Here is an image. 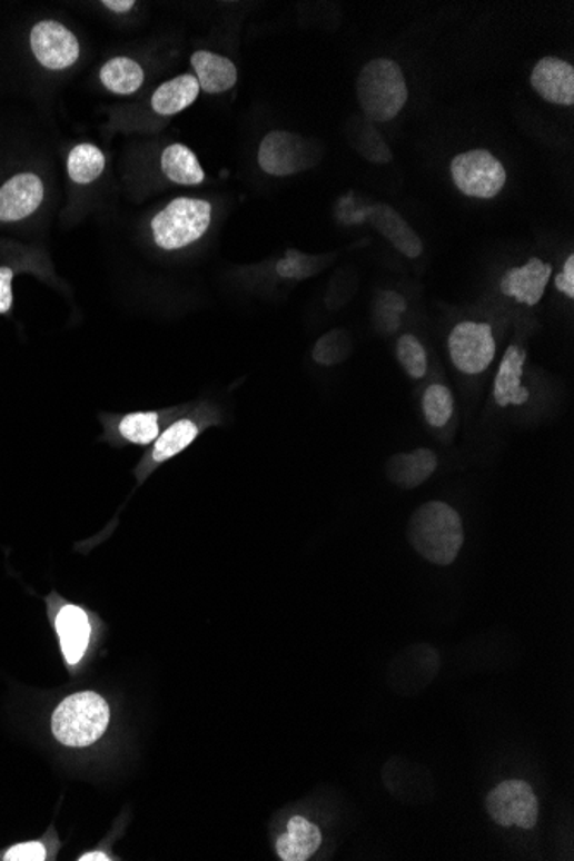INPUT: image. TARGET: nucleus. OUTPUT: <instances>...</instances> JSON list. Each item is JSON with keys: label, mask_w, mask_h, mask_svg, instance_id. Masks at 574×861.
<instances>
[{"label": "nucleus", "mask_w": 574, "mask_h": 861, "mask_svg": "<svg viewBox=\"0 0 574 861\" xmlns=\"http://www.w3.org/2000/svg\"><path fill=\"white\" fill-rule=\"evenodd\" d=\"M396 356L400 367L405 368L409 377L422 378L427 374V352H425L424 344L419 343L418 337L413 336V334H405L397 339Z\"/></svg>", "instance_id": "obj_27"}, {"label": "nucleus", "mask_w": 574, "mask_h": 861, "mask_svg": "<svg viewBox=\"0 0 574 861\" xmlns=\"http://www.w3.org/2000/svg\"><path fill=\"white\" fill-rule=\"evenodd\" d=\"M451 362L457 370L466 375H478L491 367L497 353L492 327L484 321H462L451 330Z\"/></svg>", "instance_id": "obj_7"}, {"label": "nucleus", "mask_w": 574, "mask_h": 861, "mask_svg": "<svg viewBox=\"0 0 574 861\" xmlns=\"http://www.w3.org/2000/svg\"><path fill=\"white\" fill-rule=\"evenodd\" d=\"M488 815L503 828L530 829L538 822V800L528 782L519 779L501 782L485 800Z\"/></svg>", "instance_id": "obj_6"}, {"label": "nucleus", "mask_w": 574, "mask_h": 861, "mask_svg": "<svg viewBox=\"0 0 574 861\" xmlns=\"http://www.w3.org/2000/svg\"><path fill=\"white\" fill-rule=\"evenodd\" d=\"M321 844L320 829L301 815L291 817L286 832L277 839V853L284 861L310 860Z\"/></svg>", "instance_id": "obj_18"}, {"label": "nucleus", "mask_w": 574, "mask_h": 861, "mask_svg": "<svg viewBox=\"0 0 574 861\" xmlns=\"http://www.w3.org/2000/svg\"><path fill=\"white\" fill-rule=\"evenodd\" d=\"M43 200V182L33 172H21L0 188V222L27 219Z\"/></svg>", "instance_id": "obj_12"}, {"label": "nucleus", "mask_w": 574, "mask_h": 861, "mask_svg": "<svg viewBox=\"0 0 574 861\" xmlns=\"http://www.w3.org/2000/svg\"><path fill=\"white\" fill-rule=\"evenodd\" d=\"M56 630L66 661L71 665L78 664L90 643L91 626L87 612L78 605H66L57 614Z\"/></svg>", "instance_id": "obj_16"}, {"label": "nucleus", "mask_w": 574, "mask_h": 861, "mask_svg": "<svg viewBox=\"0 0 574 861\" xmlns=\"http://www.w3.org/2000/svg\"><path fill=\"white\" fill-rule=\"evenodd\" d=\"M552 276V264L541 258H530L522 267H513L501 279V291L507 298L522 305L535 306L541 303L545 287Z\"/></svg>", "instance_id": "obj_13"}, {"label": "nucleus", "mask_w": 574, "mask_h": 861, "mask_svg": "<svg viewBox=\"0 0 574 861\" xmlns=\"http://www.w3.org/2000/svg\"><path fill=\"white\" fill-rule=\"evenodd\" d=\"M47 851L42 843H23L11 848L6 853L4 860L8 861H43Z\"/></svg>", "instance_id": "obj_30"}, {"label": "nucleus", "mask_w": 574, "mask_h": 861, "mask_svg": "<svg viewBox=\"0 0 574 861\" xmlns=\"http://www.w3.org/2000/svg\"><path fill=\"white\" fill-rule=\"evenodd\" d=\"M80 860L81 861H91V860L107 861L109 860V858H107L106 853H87V854H81Z\"/></svg>", "instance_id": "obj_34"}, {"label": "nucleus", "mask_w": 574, "mask_h": 861, "mask_svg": "<svg viewBox=\"0 0 574 861\" xmlns=\"http://www.w3.org/2000/svg\"><path fill=\"white\" fill-rule=\"evenodd\" d=\"M557 291L561 295L567 296V298H574V255H570L564 261L563 273L554 280Z\"/></svg>", "instance_id": "obj_31"}, {"label": "nucleus", "mask_w": 574, "mask_h": 861, "mask_svg": "<svg viewBox=\"0 0 574 861\" xmlns=\"http://www.w3.org/2000/svg\"><path fill=\"white\" fill-rule=\"evenodd\" d=\"M352 337L346 330H330L315 344L314 358L315 362L325 365V367H333V365L348 358L352 355Z\"/></svg>", "instance_id": "obj_26"}, {"label": "nucleus", "mask_w": 574, "mask_h": 861, "mask_svg": "<svg viewBox=\"0 0 574 861\" xmlns=\"http://www.w3.org/2000/svg\"><path fill=\"white\" fill-rule=\"evenodd\" d=\"M408 538L428 563L449 566L465 544L462 516L449 504L430 501L413 513Z\"/></svg>", "instance_id": "obj_1"}, {"label": "nucleus", "mask_w": 574, "mask_h": 861, "mask_svg": "<svg viewBox=\"0 0 574 861\" xmlns=\"http://www.w3.org/2000/svg\"><path fill=\"white\" fill-rule=\"evenodd\" d=\"M198 95L200 85L195 75H181L157 88L156 93L151 95V109L159 116H176L194 106Z\"/></svg>", "instance_id": "obj_19"}, {"label": "nucleus", "mask_w": 574, "mask_h": 861, "mask_svg": "<svg viewBox=\"0 0 574 861\" xmlns=\"http://www.w3.org/2000/svg\"><path fill=\"white\" fill-rule=\"evenodd\" d=\"M437 456L427 447L413 453L394 454L386 465L389 481L403 488H416L434 475L437 469Z\"/></svg>", "instance_id": "obj_15"}, {"label": "nucleus", "mask_w": 574, "mask_h": 861, "mask_svg": "<svg viewBox=\"0 0 574 861\" xmlns=\"http://www.w3.org/2000/svg\"><path fill=\"white\" fill-rule=\"evenodd\" d=\"M422 412L430 427L443 428L454 415L453 393L446 386L432 384L422 397Z\"/></svg>", "instance_id": "obj_25"}, {"label": "nucleus", "mask_w": 574, "mask_h": 861, "mask_svg": "<svg viewBox=\"0 0 574 861\" xmlns=\"http://www.w3.org/2000/svg\"><path fill=\"white\" fill-rule=\"evenodd\" d=\"M210 222H212V205L207 200L176 198L151 219V236L160 250H182L186 246L204 238Z\"/></svg>", "instance_id": "obj_4"}, {"label": "nucleus", "mask_w": 574, "mask_h": 861, "mask_svg": "<svg viewBox=\"0 0 574 861\" xmlns=\"http://www.w3.org/2000/svg\"><path fill=\"white\" fill-rule=\"evenodd\" d=\"M344 220L348 224L370 222L375 231L380 232L399 254L412 258V260L424 254V243H422L419 236L413 231L412 226L390 205H368V207H363L356 210V212H352V216Z\"/></svg>", "instance_id": "obj_10"}, {"label": "nucleus", "mask_w": 574, "mask_h": 861, "mask_svg": "<svg viewBox=\"0 0 574 861\" xmlns=\"http://www.w3.org/2000/svg\"><path fill=\"white\" fill-rule=\"evenodd\" d=\"M106 156L91 144L76 145L68 157V175L78 185H90L102 176Z\"/></svg>", "instance_id": "obj_22"}, {"label": "nucleus", "mask_w": 574, "mask_h": 861, "mask_svg": "<svg viewBox=\"0 0 574 861\" xmlns=\"http://www.w3.org/2000/svg\"><path fill=\"white\" fill-rule=\"evenodd\" d=\"M109 721V705L99 693H75L53 712V736L65 746L85 749L102 738Z\"/></svg>", "instance_id": "obj_3"}, {"label": "nucleus", "mask_w": 574, "mask_h": 861, "mask_svg": "<svg viewBox=\"0 0 574 861\" xmlns=\"http://www.w3.org/2000/svg\"><path fill=\"white\" fill-rule=\"evenodd\" d=\"M160 164H162L164 175L176 185L198 186L205 181V172L198 162V157L186 145H169L162 151Z\"/></svg>", "instance_id": "obj_20"}, {"label": "nucleus", "mask_w": 574, "mask_h": 861, "mask_svg": "<svg viewBox=\"0 0 574 861\" xmlns=\"http://www.w3.org/2000/svg\"><path fill=\"white\" fill-rule=\"evenodd\" d=\"M191 66L195 69L200 90L210 95L224 93L235 88L238 81V69L235 62L219 53L198 50L191 56Z\"/></svg>", "instance_id": "obj_17"}, {"label": "nucleus", "mask_w": 574, "mask_h": 861, "mask_svg": "<svg viewBox=\"0 0 574 861\" xmlns=\"http://www.w3.org/2000/svg\"><path fill=\"white\" fill-rule=\"evenodd\" d=\"M533 90L541 95L545 102L554 106H573L574 103V68L560 57L548 56L533 68Z\"/></svg>", "instance_id": "obj_11"}, {"label": "nucleus", "mask_w": 574, "mask_h": 861, "mask_svg": "<svg viewBox=\"0 0 574 861\" xmlns=\"http://www.w3.org/2000/svg\"><path fill=\"white\" fill-rule=\"evenodd\" d=\"M12 270L0 267V314H8L12 306Z\"/></svg>", "instance_id": "obj_32"}, {"label": "nucleus", "mask_w": 574, "mask_h": 861, "mask_svg": "<svg viewBox=\"0 0 574 861\" xmlns=\"http://www.w3.org/2000/svg\"><path fill=\"white\" fill-rule=\"evenodd\" d=\"M100 81L112 93L132 95L144 85L145 71L129 57H113L100 69Z\"/></svg>", "instance_id": "obj_21"}, {"label": "nucleus", "mask_w": 574, "mask_h": 861, "mask_svg": "<svg viewBox=\"0 0 574 861\" xmlns=\"http://www.w3.org/2000/svg\"><path fill=\"white\" fill-rule=\"evenodd\" d=\"M314 162V154L305 138L284 129L270 131L258 148V166L276 178L296 175Z\"/></svg>", "instance_id": "obj_8"}, {"label": "nucleus", "mask_w": 574, "mask_h": 861, "mask_svg": "<svg viewBox=\"0 0 574 861\" xmlns=\"http://www.w3.org/2000/svg\"><path fill=\"white\" fill-rule=\"evenodd\" d=\"M119 434L138 446L156 443L160 435L159 415L151 412L129 413L119 422Z\"/></svg>", "instance_id": "obj_24"}, {"label": "nucleus", "mask_w": 574, "mask_h": 861, "mask_svg": "<svg viewBox=\"0 0 574 861\" xmlns=\"http://www.w3.org/2000/svg\"><path fill=\"white\" fill-rule=\"evenodd\" d=\"M525 359V349L518 346H509L504 353L494 380V399L501 408L523 406L530 399V390L522 386Z\"/></svg>", "instance_id": "obj_14"}, {"label": "nucleus", "mask_w": 574, "mask_h": 861, "mask_svg": "<svg viewBox=\"0 0 574 861\" xmlns=\"http://www.w3.org/2000/svg\"><path fill=\"white\" fill-rule=\"evenodd\" d=\"M363 129L365 135H359L356 138V150L362 154L365 159L370 160L374 164H389L393 160V151L387 147L386 140L382 138L380 132L370 125V122H363Z\"/></svg>", "instance_id": "obj_28"}, {"label": "nucleus", "mask_w": 574, "mask_h": 861, "mask_svg": "<svg viewBox=\"0 0 574 861\" xmlns=\"http://www.w3.org/2000/svg\"><path fill=\"white\" fill-rule=\"evenodd\" d=\"M198 425L194 419L182 418L175 422L166 432H160L157 437L156 446L151 451V459L156 463H164L176 454L182 453L189 444L198 437Z\"/></svg>", "instance_id": "obj_23"}, {"label": "nucleus", "mask_w": 574, "mask_h": 861, "mask_svg": "<svg viewBox=\"0 0 574 861\" xmlns=\"http://www.w3.org/2000/svg\"><path fill=\"white\" fill-rule=\"evenodd\" d=\"M356 97L368 121H393L408 102L403 69L387 57L367 62L356 80Z\"/></svg>", "instance_id": "obj_2"}, {"label": "nucleus", "mask_w": 574, "mask_h": 861, "mask_svg": "<svg viewBox=\"0 0 574 861\" xmlns=\"http://www.w3.org/2000/svg\"><path fill=\"white\" fill-rule=\"evenodd\" d=\"M102 6H106L109 11L126 14V12L131 11L137 6V2L135 0H103Z\"/></svg>", "instance_id": "obj_33"}, {"label": "nucleus", "mask_w": 574, "mask_h": 861, "mask_svg": "<svg viewBox=\"0 0 574 861\" xmlns=\"http://www.w3.org/2000/svg\"><path fill=\"white\" fill-rule=\"evenodd\" d=\"M451 176L463 195L478 200L497 197L507 181L503 162L485 148L457 154L451 162Z\"/></svg>", "instance_id": "obj_5"}, {"label": "nucleus", "mask_w": 574, "mask_h": 861, "mask_svg": "<svg viewBox=\"0 0 574 861\" xmlns=\"http://www.w3.org/2000/svg\"><path fill=\"white\" fill-rule=\"evenodd\" d=\"M406 310V301L397 293H380L377 298V318L386 325V333H394L399 327V315Z\"/></svg>", "instance_id": "obj_29"}, {"label": "nucleus", "mask_w": 574, "mask_h": 861, "mask_svg": "<svg viewBox=\"0 0 574 861\" xmlns=\"http://www.w3.org/2000/svg\"><path fill=\"white\" fill-rule=\"evenodd\" d=\"M30 43L37 61L50 71L71 68L80 59L78 38L65 24L53 19L34 24Z\"/></svg>", "instance_id": "obj_9"}]
</instances>
